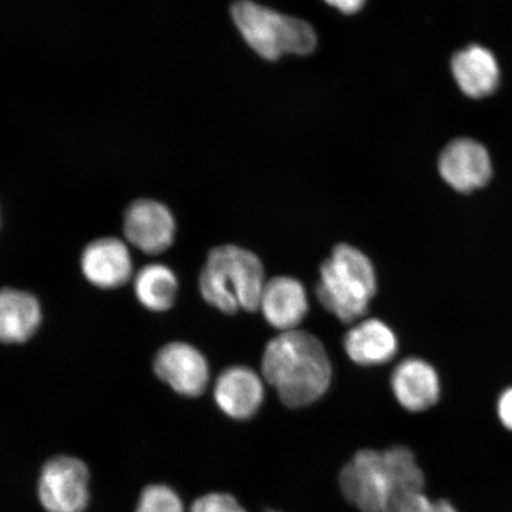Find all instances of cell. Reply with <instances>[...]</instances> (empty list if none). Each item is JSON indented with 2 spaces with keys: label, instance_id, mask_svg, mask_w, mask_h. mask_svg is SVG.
I'll return each mask as SVG.
<instances>
[{
  "label": "cell",
  "instance_id": "obj_18",
  "mask_svg": "<svg viewBox=\"0 0 512 512\" xmlns=\"http://www.w3.org/2000/svg\"><path fill=\"white\" fill-rule=\"evenodd\" d=\"M136 512H185L182 499L166 485H150L142 492Z\"/></svg>",
  "mask_w": 512,
  "mask_h": 512
},
{
  "label": "cell",
  "instance_id": "obj_14",
  "mask_svg": "<svg viewBox=\"0 0 512 512\" xmlns=\"http://www.w3.org/2000/svg\"><path fill=\"white\" fill-rule=\"evenodd\" d=\"M344 349L360 366H380L392 360L398 351V339L379 319L364 320L344 337Z\"/></svg>",
  "mask_w": 512,
  "mask_h": 512
},
{
  "label": "cell",
  "instance_id": "obj_22",
  "mask_svg": "<svg viewBox=\"0 0 512 512\" xmlns=\"http://www.w3.org/2000/svg\"><path fill=\"white\" fill-rule=\"evenodd\" d=\"M326 3L334 6L337 10L343 12V14H355L363 8L366 0H325Z\"/></svg>",
  "mask_w": 512,
  "mask_h": 512
},
{
  "label": "cell",
  "instance_id": "obj_10",
  "mask_svg": "<svg viewBox=\"0 0 512 512\" xmlns=\"http://www.w3.org/2000/svg\"><path fill=\"white\" fill-rule=\"evenodd\" d=\"M264 384L254 370L236 366L217 379L214 398L221 411L235 420L253 418L264 401Z\"/></svg>",
  "mask_w": 512,
  "mask_h": 512
},
{
  "label": "cell",
  "instance_id": "obj_2",
  "mask_svg": "<svg viewBox=\"0 0 512 512\" xmlns=\"http://www.w3.org/2000/svg\"><path fill=\"white\" fill-rule=\"evenodd\" d=\"M262 374L287 407L299 408L311 405L328 392L332 369L318 338L292 330L267 344Z\"/></svg>",
  "mask_w": 512,
  "mask_h": 512
},
{
  "label": "cell",
  "instance_id": "obj_4",
  "mask_svg": "<svg viewBox=\"0 0 512 512\" xmlns=\"http://www.w3.org/2000/svg\"><path fill=\"white\" fill-rule=\"evenodd\" d=\"M373 264L357 248L338 245L320 267L317 296L320 304L344 323L366 315L376 293Z\"/></svg>",
  "mask_w": 512,
  "mask_h": 512
},
{
  "label": "cell",
  "instance_id": "obj_3",
  "mask_svg": "<svg viewBox=\"0 0 512 512\" xmlns=\"http://www.w3.org/2000/svg\"><path fill=\"white\" fill-rule=\"evenodd\" d=\"M265 285V270L258 256L232 245L214 248L200 277L204 300L228 315L258 310Z\"/></svg>",
  "mask_w": 512,
  "mask_h": 512
},
{
  "label": "cell",
  "instance_id": "obj_21",
  "mask_svg": "<svg viewBox=\"0 0 512 512\" xmlns=\"http://www.w3.org/2000/svg\"><path fill=\"white\" fill-rule=\"evenodd\" d=\"M497 413L502 425L512 432V388L505 390L499 398Z\"/></svg>",
  "mask_w": 512,
  "mask_h": 512
},
{
  "label": "cell",
  "instance_id": "obj_8",
  "mask_svg": "<svg viewBox=\"0 0 512 512\" xmlns=\"http://www.w3.org/2000/svg\"><path fill=\"white\" fill-rule=\"evenodd\" d=\"M124 230L128 241L146 254H160L174 242L176 223L162 203L139 200L127 209Z\"/></svg>",
  "mask_w": 512,
  "mask_h": 512
},
{
  "label": "cell",
  "instance_id": "obj_20",
  "mask_svg": "<svg viewBox=\"0 0 512 512\" xmlns=\"http://www.w3.org/2000/svg\"><path fill=\"white\" fill-rule=\"evenodd\" d=\"M191 512H247L238 499L229 494L204 495L194 502Z\"/></svg>",
  "mask_w": 512,
  "mask_h": 512
},
{
  "label": "cell",
  "instance_id": "obj_5",
  "mask_svg": "<svg viewBox=\"0 0 512 512\" xmlns=\"http://www.w3.org/2000/svg\"><path fill=\"white\" fill-rule=\"evenodd\" d=\"M232 16L249 47L266 60L284 54L307 55L316 48V32L302 19L281 15L251 0L235 3Z\"/></svg>",
  "mask_w": 512,
  "mask_h": 512
},
{
  "label": "cell",
  "instance_id": "obj_9",
  "mask_svg": "<svg viewBox=\"0 0 512 512\" xmlns=\"http://www.w3.org/2000/svg\"><path fill=\"white\" fill-rule=\"evenodd\" d=\"M439 171L454 190L467 194L489 183L491 159L482 144L472 139H457L441 153Z\"/></svg>",
  "mask_w": 512,
  "mask_h": 512
},
{
  "label": "cell",
  "instance_id": "obj_23",
  "mask_svg": "<svg viewBox=\"0 0 512 512\" xmlns=\"http://www.w3.org/2000/svg\"><path fill=\"white\" fill-rule=\"evenodd\" d=\"M267 512H283V511H278V510H268Z\"/></svg>",
  "mask_w": 512,
  "mask_h": 512
},
{
  "label": "cell",
  "instance_id": "obj_1",
  "mask_svg": "<svg viewBox=\"0 0 512 512\" xmlns=\"http://www.w3.org/2000/svg\"><path fill=\"white\" fill-rule=\"evenodd\" d=\"M339 485L347 501L361 512H390L396 503L424 492L425 475L407 447L362 450L345 465Z\"/></svg>",
  "mask_w": 512,
  "mask_h": 512
},
{
  "label": "cell",
  "instance_id": "obj_16",
  "mask_svg": "<svg viewBox=\"0 0 512 512\" xmlns=\"http://www.w3.org/2000/svg\"><path fill=\"white\" fill-rule=\"evenodd\" d=\"M452 72L458 86L473 99L485 98L499 85V68L491 51L471 46L459 51L452 60Z\"/></svg>",
  "mask_w": 512,
  "mask_h": 512
},
{
  "label": "cell",
  "instance_id": "obj_13",
  "mask_svg": "<svg viewBox=\"0 0 512 512\" xmlns=\"http://www.w3.org/2000/svg\"><path fill=\"white\" fill-rule=\"evenodd\" d=\"M259 309L274 328L292 331L307 315L309 300L297 279L277 277L266 283Z\"/></svg>",
  "mask_w": 512,
  "mask_h": 512
},
{
  "label": "cell",
  "instance_id": "obj_17",
  "mask_svg": "<svg viewBox=\"0 0 512 512\" xmlns=\"http://www.w3.org/2000/svg\"><path fill=\"white\" fill-rule=\"evenodd\" d=\"M134 291L146 309L162 312L175 304L178 281L169 267L160 264L147 265L134 279Z\"/></svg>",
  "mask_w": 512,
  "mask_h": 512
},
{
  "label": "cell",
  "instance_id": "obj_15",
  "mask_svg": "<svg viewBox=\"0 0 512 512\" xmlns=\"http://www.w3.org/2000/svg\"><path fill=\"white\" fill-rule=\"evenodd\" d=\"M41 322V306L32 294L14 288L0 290V342H27Z\"/></svg>",
  "mask_w": 512,
  "mask_h": 512
},
{
  "label": "cell",
  "instance_id": "obj_19",
  "mask_svg": "<svg viewBox=\"0 0 512 512\" xmlns=\"http://www.w3.org/2000/svg\"><path fill=\"white\" fill-rule=\"evenodd\" d=\"M390 512H459L447 499L432 501L424 492L401 499Z\"/></svg>",
  "mask_w": 512,
  "mask_h": 512
},
{
  "label": "cell",
  "instance_id": "obj_7",
  "mask_svg": "<svg viewBox=\"0 0 512 512\" xmlns=\"http://www.w3.org/2000/svg\"><path fill=\"white\" fill-rule=\"evenodd\" d=\"M153 368L159 379L178 394L195 398L207 389V360L190 344L175 342L165 345L159 350Z\"/></svg>",
  "mask_w": 512,
  "mask_h": 512
},
{
  "label": "cell",
  "instance_id": "obj_12",
  "mask_svg": "<svg viewBox=\"0 0 512 512\" xmlns=\"http://www.w3.org/2000/svg\"><path fill=\"white\" fill-rule=\"evenodd\" d=\"M392 388L400 405L414 413L427 411L440 396L437 371L419 358H407L395 368Z\"/></svg>",
  "mask_w": 512,
  "mask_h": 512
},
{
  "label": "cell",
  "instance_id": "obj_6",
  "mask_svg": "<svg viewBox=\"0 0 512 512\" xmlns=\"http://www.w3.org/2000/svg\"><path fill=\"white\" fill-rule=\"evenodd\" d=\"M89 472L73 457H56L44 465L38 497L48 512H83L89 502Z\"/></svg>",
  "mask_w": 512,
  "mask_h": 512
},
{
  "label": "cell",
  "instance_id": "obj_11",
  "mask_svg": "<svg viewBox=\"0 0 512 512\" xmlns=\"http://www.w3.org/2000/svg\"><path fill=\"white\" fill-rule=\"evenodd\" d=\"M83 274L94 286L117 288L132 277L133 264L125 243L115 238L95 240L81 256Z\"/></svg>",
  "mask_w": 512,
  "mask_h": 512
}]
</instances>
